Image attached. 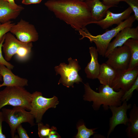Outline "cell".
Returning <instances> with one entry per match:
<instances>
[{
  "mask_svg": "<svg viewBox=\"0 0 138 138\" xmlns=\"http://www.w3.org/2000/svg\"><path fill=\"white\" fill-rule=\"evenodd\" d=\"M17 131L20 138H29L26 131L24 128L21 124L19 125L16 129Z\"/></svg>",
  "mask_w": 138,
  "mask_h": 138,
  "instance_id": "cell-28",
  "label": "cell"
},
{
  "mask_svg": "<svg viewBox=\"0 0 138 138\" xmlns=\"http://www.w3.org/2000/svg\"><path fill=\"white\" fill-rule=\"evenodd\" d=\"M85 2L89 10L93 22L103 19L109 9L114 7L105 5L100 0H86Z\"/></svg>",
  "mask_w": 138,
  "mask_h": 138,
  "instance_id": "cell-16",
  "label": "cell"
},
{
  "mask_svg": "<svg viewBox=\"0 0 138 138\" xmlns=\"http://www.w3.org/2000/svg\"><path fill=\"white\" fill-rule=\"evenodd\" d=\"M106 63L117 71L128 69L130 62L131 54L126 45L115 48L108 55Z\"/></svg>",
  "mask_w": 138,
  "mask_h": 138,
  "instance_id": "cell-9",
  "label": "cell"
},
{
  "mask_svg": "<svg viewBox=\"0 0 138 138\" xmlns=\"http://www.w3.org/2000/svg\"><path fill=\"white\" fill-rule=\"evenodd\" d=\"M125 132L129 138H138V107L133 105L129 113V118Z\"/></svg>",
  "mask_w": 138,
  "mask_h": 138,
  "instance_id": "cell-19",
  "label": "cell"
},
{
  "mask_svg": "<svg viewBox=\"0 0 138 138\" xmlns=\"http://www.w3.org/2000/svg\"><path fill=\"white\" fill-rule=\"evenodd\" d=\"M84 1L86 0H80ZM102 3L106 5L112 6L115 7H117V5L119 3L121 2V0H102Z\"/></svg>",
  "mask_w": 138,
  "mask_h": 138,
  "instance_id": "cell-29",
  "label": "cell"
},
{
  "mask_svg": "<svg viewBox=\"0 0 138 138\" xmlns=\"http://www.w3.org/2000/svg\"><path fill=\"white\" fill-rule=\"evenodd\" d=\"M10 31L16 36L18 40L24 43L35 42L39 38L34 26L22 19L13 26Z\"/></svg>",
  "mask_w": 138,
  "mask_h": 138,
  "instance_id": "cell-10",
  "label": "cell"
},
{
  "mask_svg": "<svg viewBox=\"0 0 138 138\" xmlns=\"http://www.w3.org/2000/svg\"><path fill=\"white\" fill-rule=\"evenodd\" d=\"M4 121V117L1 111L0 110V138H6L5 135L3 134L2 131V124Z\"/></svg>",
  "mask_w": 138,
  "mask_h": 138,
  "instance_id": "cell-31",
  "label": "cell"
},
{
  "mask_svg": "<svg viewBox=\"0 0 138 138\" xmlns=\"http://www.w3.org/2000/svg\"><path fill=\"white\" fill-rule=\"evenodd\" d=\"M68 64L61 63L54 67L56 75L59 74L61 77L58 84L61 83L66 87H74V84L82 82V79L78 74L81 68L76 59H72L71 57L68 59Z\"/></svg>",
  "mask_w": 138,
  "mask_h": 138,
  "instance_id": "cell-7",
  "label": "cell"
},
{
  "mask_svg": "<svg viewBox=\"0 0 138 138\" xmlns=\"http://www.w3.org/2000/svg\"><path fill=\"white\" fill-rule=\"evenodd\" d=\"M11 70L5 66L0 65V73L3 82L0 84V88L3 86L24 87L28 85V81L26 78L14 74Z\"/></svg>",
  "mask_w": 138,
  "mask_h": 138,
  "instance_id": "cell-15",
  "label": "cell"
},
{
  "mask_svg": "<svg viewBox=\"0 0 138 138\" xmlns=\"http://www.w3.org/2000/svg\"><path fill=\"white\" fill-rule=\"evenodd\" d=\"M91 59L85 69L87 77L94 79L97 78L99 74L101 65L98 61V53L96 48L94 47L89 48Z\"/></svg>",
  "mask_w": 138,
  "mask_h": 138,
  "instance_id": "cell-17",
  "label": "cell"
},
{
  "mask_svg": "<svg viewBox=\"0 0 138 138\" xmlns=\"http://www.w3.org/2000/svg\"><path fill=\"white\" fill-rule=\"evenodd\" d=\"M97 128H87L84 123L77 127L78 133L75 136L76 138H89L96 132L95 130Z\"/></svg>",
  "mask_w": 138,
  "mask_h": 138,
  "instance_id": "cell-22",
  "label": "cell"
},
{
  "mask_svg": "<svg viewBox=\"0 0 138 138\" xmlns=\"http://www.w3.org/2000/svg\"><path fill=\"white\" fill-rule=\"evenodd\" d=\"M7 2L10 7L13 9H22L23 10L24 8L21 6L18 5L15 2L14 0H4Z\"/></svg>",
  "mask_w": 138,
  "mask_h": 138,
  "instance_id": "cell-30",
  "label": "cell"
},
{
  "mask_svg": "<svg viewBox=\"0 0 138 138\" xmlns=\"http://www.w3.org/2000/svg\"><path fill=\"white\" fill-rule=\"evenodd\" d=\"M38 126V134L40 138H48L51 131L53 126L50 128L48 124L44 125L41 122L37 123Z\"/></svg>",
  "mask_w": 138,
  "mask_h": 138,
  "instance_id": "cell-23",
  "label": "cell"
},
{
  "mask_svg": "<svg viewBox=\"0 0 138 138\" xmlns=\"http://www.w3.org/2000/svg\"><path fill=\"white\" fill-rule=\"evenodd\" d=\"M2 77L0 73V82L2 81Z\"/></svg>",
  "mask_w": 138,
  "mask_h": 138,
  "instance_id": "cell-34",
  "label": "cell"
},
{
  "mask_svg": "<svg viewBox=\"0 0 138 138\" xmlns=\"http://www.w3.org/2000/svg\"><path fill=\"white\" fill-rule=\"evenodd\" d=\"M32 47V42H21L15 38L12 33L7 32L5 35L2 45L4 58L8 62L15 55L18 60L26 61L30 57Z\"/></svg>",
  "mask_w": 138,
  "mask_h": 138,
  "instance_id": "cell-5",
  "label": "cell"
},
{
  "mask_svg": "<svg viewBox=\"0 0 138 138\" xmlns=\"http://www.w3.org/2000/svg\"><path fill=\"white\" fill-rule=\"evenodd\" d=\"M22 10L12 9L7 2L4 0H0V23H5L16 19Z\"/></svg>",
  "mask_w": 138,
  "mask_h": 138,
  "instance_id": "cell-20",
  "label": "cell"
},
{
  "mask_svg": "<svg viewBox=\"0 0 138 138\" xmlns=\"http://www.w3.org/2000/svg\"><path fill=\"white\" fill-rule=\"evenodd\" d=\"M136 20L134 15H131L128 18L116 27L106 31L102 34L96 36L91 35L87 29L81 31L79 33L82 37L80 39L86 37L91 42H94L96 46L98 54L102 57H104L108 45L112 39L123 28L127 27H132L133 23Z\"/></svg>",
  "mask_w": 138,
  "mask_h": 138,
  "instance_id": "cell-3",
  "label": "cell"
},
{
  "mask_svg": "<svg viewBox=\"0 0 138 138\" xmlns=\"http://www.w3.org/2000/svg\"><path fill=\"white\" fill-rule=\"evenodd\" d=\"M135 90H138V76L131 87L125 92L121 99L122 102L124 101H129L132 97L133 93Z\"/></svg>",
  "mask_w": 138,
  "mask_h": 138,
  "instance_id": "cell-24",
  "label": "cell"
},
{
  "mask_svg": "<svg viewBox=\"0 0 138 138\" xmlns=\"http://www.w3.org/2000/svg\"><path fill=\"white\" fill-rule=\"evenodd\" d=\"M56 17L79 31H85L86 26L92 24L89 8L80 0H50L45 3Z\"/></svg>",
  "mask_w": 138,
  "mask_h": 138,
  "instance_id": "cell-1",
  "label": "cell"
},
{
  "mask_svg": "<svg viewBox=\"0 0 138 138\" xmlns=\"http://www.w3.org/2000/svg\"><path fill=\"white\" fill-rule=\"evenodd\" d=\"M5 38V37L0 43V65H4L9 69L11 70L13 69L14 67V66L5 60L2 54V45L4 41Z\"/></svg>",
  "mask_w": 138,
  "mask_h": 138,
  "instance_id": "cell-27",
  "label": "cell"
},
{
  "mask_svg": "<svg viewBox=\"0 0 138 138\" xmlns=\"http://www.w3.org/2000/svg\"><path fill=\"white\" fill-rule=\"evenodd\" d=\"M126 101L123 102L122 104L118 106H110L109 107L112 114L110 118L107 138L117 125L120 124L127 125L129 120L127 111L132 106L131 103H128Z\"/></svg>",
  "mask_w": 138,
  "mask_h": 138,
  "instance_id": "cell-11",
  "label": "cell"
},
{
  "mask_svg": "<svg viewBox=\"0 0 138 138\" xmlns=\"http://www.w3.org/2000/svg\"><path fill=\"white\" fill-rule=\"evenodd\" d=\"M123 45L129 48L131 54V59L128 69H133L138 66V39L130 38Z\"/></svg>",
  "mask_w": 138,
  "mask_h": 138,
  "instance_id": "cell-21",
  "label": "cell"
},
{
  "mask_svg": "<svg viewBox=\"0 0 138 138\" xmlns=\"http://www.w3.org/2000/svg\"><path fill=\"white\" fill-rule=\"evenodd\" d=\"M138 75V67L133 69L118 71L117 76L111 87L116 91L121 89L125 92L132 85Z\"/></svg>",
  "mask_w": 138,
  "mask_h": 138,
  "instance_id": "cell-12",
  "label": "cell"
},
{
  "mask_svg": "<svg viewBox=\"0 0 138 138\" xmlns=\"http://www.w3.org/2000/svg\"><path fill=\"white\" fill-rule=\"evenodd\" d=\"M114 39L110 42L105 54L107 57L108 55L115 48L123 45L130 38L138 39V26L135 28L127 27L120 31L115 37Z\"/></svg>",
  "mask_w": 138,
  "mask_h": 138,
  "instance_id": "cell-14",
  "label": "cell"
},
{
  "mask_svg": "<svg viewBox=\"0 0 138 138\" xmlns=\"http://www.w3.org/2000/svg\"><path fill=\"white\" fill-rule=\"evenodd\" d=\"M126 3L134 13L136 20H138V0H121Z\"/></svg>",
  "mask_w": 138,
  "mask_h": 138,
  "instance_id": "cell-26",
  "label": "cell"
},
{
  "mask_svg": "<svg viewBox=\"0 0 138 138\" xmlns=\"http://www.w3.org/2000/svg\"><path fill=\"white\" fill-rule=\"evenodd\" d=\"M118 71L106 63L100 65L97 78L101 84L108 85L110 87L117 76Z\"/></svg>",
  "mask_w": 138,
  "mask_h": 138,
  "instance_id": "cell-18",
  "label": "cell"
},
{
  "mask_svg": "<svg viewBox=\"0 0 138 138\" xmlns=\"http://www.w3.org/2000/svg\"><path fill=\"white\" fill-rule=\"evenodd\" d=\"M59 103L55 96L48 98L43 97L42 93L36 91L32 94L31 109L30 112L32 114L37 123L41 122L42 117L47 110L50 108H55Z\"/></svg>",
  "mask_w": 138,
  "mask_h": 138,
  "instance_id": "cell-8",
  "label": "cell"
},
{
  "mask_svg": "<svg viewBox=\"0 0 138 138\" xmlns=\"http://www.w3.org/2000/svg\"><path fill=\"white\" fill-rule=\"evenodd\" d=\"M56 128L53 126V129L51 131L48 138H59L61 137L58 134L56 130Z\"/></svg>",
  "mask_w": 138,
  "mask_h": 138,
  "instance_id": "cell-32",
  "label": "cell"
},
{
  "mask_svg": "<svg viewBox=\"0 0 138 138\" xmlns=\"http://www.w3.org/2000/svg\"><path fill=\"white\" fill-rule=\"evenodd\" d=\"M31 98L32 94L24 87H6L0 91V110L7 105L20 107L30 110Z\"/></svg>",
  "mask_w": 138,
  "mask_h": 138,
  "instance_id": "cell-4",
  "label": "cell"
},
{
  "mask_svg": "<svg viewBox=\"0 0 138 138\" xmlns=\"http://www.w3.org/2000/svg\"><path fill=\"white\" fill-rule=\"evenodd\" d=\"M4 121L9 126L11 137L15 138L17 127L23 123H28L31 126L35 125L34 118L30 111L20 107H14L12 109L2 108L1 109Z\"/></svg>",
  "mask_w": 138,
  "mask_h": 138,
  "instance_id": "cell-6",
  "label": "cell"
},
{
  "mask_svg": "<svg viewBox=\"0 0 138 138\" xmlns=\"http://www.w3.org/2000/svg\"><path fill=\"white\" fill-rule=\"evenodd\" d=\"M133 12L130 6L123 12L118 13H112L108 10L104 18L99 21H94L92 24H97L103 29H106L114 24L119 25L128 18Z\"/></svg>",
  "mask_w": 138,
  "mask_h": 138,
  "instance_id": "cell-13",
  "label": "cell"
},
{
  "mask_svg": "<svg viewBox=\"0 0 138 138\" xmlns=\"http://www.w3.org/2000/svg\"><path fill=\"white\" fill-rule=\"evenodd\" d=\"M84 85L83 99L92 101V107L95 110H98L102 105L104 110H107L110 106H118L122 104V98L125 92L123 90L120 89L117 91L108 85L101 84L98 88L99 92H97L91 88L88 83Z\"/></svg>",
  "mask_w": 138,
  "mask_h": 138,
  "instance_id": "cell-2",
  "label": "cell"
},
{
  "mask_svg": "<svg viewBox=\"0 0 138 138\" xmlns=\"http://www.w3.org/2000/svg\"><path fill=\"white\" fill-rule=\"evenodd\" d=\"M15 24L10 21L4 23H0V43L5 34L10 31L12 27Z\"/></svg>",
  "mask_w": 138,
  "mask_h": 138,
  "instance_id": "cell-25",
  "label": "cell"
},
{
  "mask_svg": "<svg viewBox=\"0 0 138 138\" xmlns=\"http://www.w3.org/2000/svg\"><path fill=\"white\" fill-rule=\"evenodd\" d=\"M42 0H23L22 3L23 4L28 5L40 3Z\"/></svg>",
  "mask_w": 138,
  "mask_h": 138,
  "instance_id": "cell-33",
  "label": "cell"
}]
</instances>
